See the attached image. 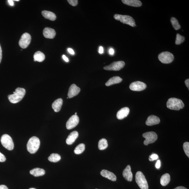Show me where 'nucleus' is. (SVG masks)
I'll return each mask as SVG.
<instances>
[{
  "label": "nucleus",
  "mask_w": 189,
  "mask_h": 189,
  "mask_svg": "<svg viewBox=\"0 0 189 189\" xmlns=\"http://www.w3.org/2000/svg\"><path fill=\"white\" fill-rule=\"evenodd\" d=\"M146 86L144 82L137 81L132 82L130 84L129 88L132 91L140 92L145 89Z\"/></svg>",
  "instance_id": "11"
},
{
  "label": "nucleus",
  "mask_w": 189,
  "mask_h": 189,
  "mask_svg": "<svg viewBox=\"0 0 189 189\" xmlns=\"http://www.w3.org/2000/svg\"><path fill=\"white\" fill-rule=\"evenodd\" d=\"M29 189H36V188H30Z\"/></svg>",
  "instance_id": "46"
},
{
  "label": "nucleus",
  "mask_w": 189,
  "mask_h": 189,
  "mask_svg": "<svg viewBox=\"0 0 189 189\" xmlns=\"http://www.w3.org/2000/svg\"><path fill=\"white\" fill-rule=\"evenodd\" d=\"M130 112V109L128 107H124L120 109L117 114V119L121 120L127 117Z\"/></svg>",
  "instance_id": "15"
},
{
  "label": "nucleus",
  "mask_w": 189,
  "mask_h": 189,
  "mask_svg": "<svg viewBox=\"0 0 189 189\" xmlns=\"http://www.w3.org/2000/svg\"><path fill=\"white\" fill-rule=\"evenodd\" d=\"M170 181V176L168 173H166L162 176L160 179V184L162 186H166L169 184Z\"/></svg>",
  "instance_id": "26"
},
{
  "label": "nucleus",
  "mask_w": 189,
  "mask_h": 189,
  "mask_svg": "<svg viewBox=\"0 0 189 189\" xmlns=\"http://www.w3.org/2000/svg\"><path fill=\"white\" fill-rule=\"evenodd\" d=\"M171 22L174 29L178 30L181 28V26L177 20L175 18L172 17L171 19Z\"/></svg>",
  "instance_id": "30"
},
{
  "label": "nucleus",
  "mask_w": 189,
  "mask_h": 189,
  "mask_svg": "<svg viewBox=\"0 0 189 189\" xmlns=\"http://www.w3.org/2000/svg\"><path fill=\"white\" fill-rule=\"evenodd\" d=\"M79 118L77 115H73L68 120L66 124V127L68 130L72 129L76 127L79 123Z\"/></svg>",
  "instance_id": "12"
},
{
  "label": "nucleus",
  "mask_w": 189,
  "mask_h": 189,
  "mask_svg": "<svg viewBox=\"0 0 189 189\" xmlns=\"http://www.w3.org/2000/svg\"><path fill=\"white\" fill-rule=\"evenodd\" d=\"M161 162L159 160H158L156 164V167L157 168H159L160 167Z\"/></svg>",
  "instance_id": "36"
},
{
  "label": "nucleus",
  "mask_w": 189,
  "mask_h": 189,
  "mask_svg": "<svg viewBox=\"0 0 189 189\" xmlns=\"http://www.w3.org/2000/svg\"><path fill=\"white\" fill-rule=\"evenodd\" d=\"M6 158L3 154L0 152V162H3L5 161Z\"/></svg>",
  "instance_id": "35"
},
{
  "label": "nucleus",
  "mask_w": 189,
  "mask_h": 189,
  "mask_svg": "<svg viewBox=\"0 0 189 189\" xmlns=\"http://www.w3.org/2000/svg\"><path fill=\"white\" fill-rule=\"evenodd\" d=\"M31 40V36L25 33L22 35L19 42V45L22 49H25L29 46Z\"/></svg>",
  "instance_id": "10"
},
{
  "label": "nucleus",
  "mask_w": 189,
  "mask_h": 189,
  "mask_svg": "<svg viewBox=\"0 0 189 189\" xmlns=\"http://www.w3.org/2000/svg\"><path fill=\"white\" fill-rule=\"evenodd\" d=\"M78 136V133L77 131H74L70 133L66 140V142L68 145H70L75 142Z\"/></svg>",
  "instance_id": "19"
},
{
  "label": "nucleus",
  "mask_w": 189,
  "mask_h": 189,
  "mask_svg": "<svg viewBox=\"0 0 189 189\" xmlns=\"http://www.w3.org/2000/svg\"><path fill=\"white\" fill-rule=\"evenodd\" d=\"M183 149L185 153L189 157V143L188 142H184L183 144Z\"/></svg>",
  "instance_id": "32"
},
{
  "label": "nucleus",
  "mask_w": 189,
  "mask_h": 189,
  "mask_svg": "<svg viewBox=\"0 0 189 189\" xmlns=\"http://www.w3.org/2000/svg\"><path fill=\"white\" fill-rule=\"evenodd\" d=\"M122 79L119 76H114L108 80L106 83V86H109L113 84L119 83L122 81Z\"/></svg>",
  "instance_id": "23"
},
{
  "label": "nucleus",
  "mask_w": 189,
  "mask_h": 189,
  "mask_svg": "<svg viewBox=\"0 0 189 189\" xmlns=\"http://www.w3.org/2000/svg\"><path fill=\"white\" fill-rule=\"evenodd\" d=\"M122 1L125 4L134 7H140L142 4L139 0H122Z\"/></svg>",
  "instance_id": "20"
},
{
  "label": "nucleus",
  "mask_w": 189,
  "mask_h": 189,
  "mask_svg": "<svg viewBox=\"0 0 189 189\" xmlns=\"http://www.w3.org/2000/svg\"><path fill=\"white\" fill-rule=\"evenodd\" d=\"M142 136L145 138L144 141V144L145 145H148V144L154 143L156 142L158 138V136L155 132H148L142 134Z\"/></svg>",
  "instance_id": "8"
},
{
  "label": "nucleus",
  "mask_w": 189,
  "mask_h": 189,
  "mask_svg": "<svg viewBox=\"0 0 189 189\" xmlns=\"http://www.w3.org/2000/svg\"><path fill=\"white\" fill-rule=\"evenodd\" d=\"M167 107L171 110H179L184 107V104L182 100L176 98H171L168 100Z\"/></svg>",
  "instance_id": "3"
},
{
  "label": "nucleus",
  "mask_w": 189,
  "mask_h": 189,
  "mask_svg": "<svg viewBox=\"0 0 189 189\" xmlns=\"http://www.w3.org/2000/svg\"><path fill=\"white\" fill-rule=\"evenodd\" d=\"M99 53L101 54L103 53V48L102 46H100L99 48Z\"/></svg>",
  "instance_id": "39"
},
{
  "label": "nucleus",
  "mask_w": 189,
  "mask_h": 189,
  "mask_svg": "<svg viewBox=\"0 0 189 189\" xmlns=\"http://www.w3.org/2000/svg\"><path fill=\"white\" fill-rule=\"evenodd\" d=\"M80 88L78 87L75 84H72L70 86L68 91V98H72L79 94L80 92Z\"/></svg>",
  "instance_id": "13"
},
{
  "label": "nucleus",
  "mask_w": 189,
  "mask_h": 189,
  "mask_svg": "<svg viewBox=\"0 0 189 189\" xmlns=\"http://www.w3.org/2000/svg\"><path fill=\"white\" fill-rule=\"evenodd\" d=\"M185 38L184 36L180 35L179 34H177L175 42L176 45H180L181 44L183 43L185 41Z\"/></svg>",
  "instance_id": "31"
},
{
  "label": "nucleus",
  "mask_w": 189,
  "mask_h": 189,
  "mask_svg": "<svg viewBox=\"0 0 189 189\" xmlns=\"http://www.w3.org/2000/svg\"><path fill=\"white\" fill-rule=\"evenodd\" d=\"M135 179L137 184L141 189H148L147 181L142 172L138 171L136 173Z\"/></svg>",
  "instance_id": "5"
},
{
  "label": "nucleus",
  "mask_w": 189,
  "mask_h": 189,
  "mask_svg": "<svg viewBox=\"0 0 189 189\" xmlns=\"http://www.w3.org/2000/svg\"><path fill=\"white\" fill-rule=\"evenodd\" d=\"M159 158V157L157 154H154L150 155L149 158V160L150 161H153L154 160H156Z\"/></svg>",
  "instance_id": "33"
},
{
  "label": "nucleus",
  "mask_w": 189,
  "mask_h": 189,
  "mask_svg": "<svg viewBox=\"0 0 189 189\" xmlns=\"http://www.w3.org/2000/svg\"><path fill=\"white\" fill-rule=\"evenodd\" d=\"M158 58L162 63L168 64L171 63L174 59L173 54L168 52H162L158 55Z\"/></svg>",
  "instance_id": "7"
},
{
  "label": "nucleus",
  "mask_w": 189,
  "mask_h": 189,
  "mask_svg": "<svg viewBox=\"0 0 189 189\" xmlns=\"http://www.w3.org/2000/svg\"><path fill=\"white\" fill-rule=\"evenodd\" d=\"M76 114H77V113L76 112V113H75V115H76Z\"/></svg>",
  "instance_id": "48"
},
{
  "label": "nucleus",
  "mask_w": 189,
  "mask_h": 189,
  "mask_svg": "<svg viewBox=\"0 0 189 189\" xmlns=\"http://www.w3.org/2000/svg\"><path fill=\"white\" fill-rule=\"evenodd\" d=\"M15 1H19V0H15Z\"/></svg>",
  "instance_id": "47"
},
{
  "label": "nucleus",
  "mask_w": 189,
  "mask_h": 189,
  "mask_svg": "<svg viewBox=\"0 0 189 189\" xmlns=\"http://www.w3.org/2000/svg\"><path fill=\"white\" fill-rule=\"evenodd\" d=\"M43 35L44 37L49 39H53L56 35V32L53 29L46 27L43 30Z\"/></svg>",
  "instance_id": "18"
},
{
  "label": "nucleus",
  "mask_w": 189,
  "mask_h": 189,
  "mask_svg": "<svg viewBox=\"0 0 189 189\" xmlns=\"http://www.w3.org/2000/svg\"><path fill=\"white\" fill-rule=\"evenodd\" d=\"M85 145L83 143L80 144L76 146L74 152L75 154H81L84 150H85Z\"/></svg>",
  "instance_id": "29"
},
{
  "label": "nucleus",
  "mask_w": 189,
  "mask_h": 189,
  "mask_svg": "<svg viewBox=\"0 0 189 189\" xmlns=\"http://www.w3.org/2000/svg\"><path fill=\"white\" fill-rule=\"evenodd\" d=\"M8 2L10 5L12 6H13L14 3L13 1H12V0H9V1H8Z\"/></svg>",
  "instance_id": "44"
},
{
  "label": "nucleus",
  "mask_w": 189,
  "mask_h": 189,
  "mask_svg": "<svg viewBox=\"0 0 189 189\" xmlns=\"http://www.w3.org/2000/svg\"><path fill=\"white\" fill-rule=\"evenodd\" d=\"M68 52H69V53H70V54H72V55H74V54H75V53H74L73 49H70V48L68 49Z\"/></svg>",
  "instance_id": "38"
},
{
  "label": "nucleus",
  "mask_w": 189,
  "mask_h": 189,
  "mask_svg": "<svg viewBox=\"0 0 189 189\" xmlns=\"http://www.w3.org/2000/svg\"><path fill=\"white\" fill-rule=\"evenodd\" d=\"M108 142L106 139L102 138L98 142V148L100 150L105 149L108 147Z\"/></svg>",
  "instance_id": "27"
},
{
  "label": "nucleus",
  "mask_w": 189,
  "mask_h": 189,
  "mask_svg": "<svg viewBox=\"0 0 189 189\" xmlns=\"http://www.w3.org/2000/svg\"><path fill=\"white\" fill-rule=\"evenodd\" d=\"M40 140L37 137L33 136L30 139L27 145L28 151L30 154H34L37 152L40 147Z\"/></svg>",
  "instance_id": "2"
},
{
  "label": "nucleus",
  "mask_w": 189,
  "mask_h": 189,
  "mask_svg": "<svg viewBox=\"0 0 189 189\" xmlns=\"http://www.w3.org/2000/svg\"><path fill=\"white\" fill-rule=\"evenodd\" d=\"M125 65V63L123 61H118L112 62L110 65L105 66L104 69L107 70L118 71L121 70Z\"/></svg>",
  "instance_id": "9"
},
{
  "label": "nucleus",
  "mask_w": 189,
  "mask_h": 189,
  "mask_svg": "<svg viewBox=\"0 0 189 189\" xmlns=\"http://www.w3.org/2000/svg\"><path fill=\"white\" fill-rule=\"evenodd\" d=\"M61 157L59 154H52L48 158L50 162H56L61 160Z\"/></svg>",
  "instance_id": "28"
},
{
  "label": "nucleus",
  "mask_w": 189,
  "mask_h": 189,
  "mask_svg": "<svg viewBox=\"0 0 189 189\" xmlns=\"http://www.w3.org/2000/svg\"><path fill=\"white\" fill-rule=\"evenodd\" d=\"M68 3L70 5L75 7L78 5V1L77 0H68Z\"/></svg>",
  "instance_id": "34"
},
{
  "label": "nucleus",
  "mask_w": 189,
  "mask_h": 189,
  "mask_svg": "<svg viewBox=\"0 0 189 189\" xmlns=\"http://www.w3.org/2000/svg\"><path fill=\"white\" fill-rule=\"evenodd\" d=\"M100 174L104 177L110 180L115 182L117 180L116 176L115 174L108 170H103L100 173Z\"/></svg>",
  "instance_id": "17"
},
{
  "label": "nucleus",
  "mask_w": 189,
  "mask_h": 189,
  "mask_svg": "<svg viewBox=\"0 0 189 189\" xmlns=\"http://www.w3.org/2000/svg\"><path fill=\"white\" fill-rule=\"evenodd\" d=\"M185 82L187 87H188V90H189V79L188 78V79L186 80Z\"/></svg>",
  "instance_id": "37"
},
{
  "label": "nucleus",
  "mask_w": 189,
  "mask_h": 189,
  "mask_svg": "<svg viewBox=\"0 0 189 189\" xmlns=\"http://www.w3.org/2000/svg\"><path fill=\"white\" fill-rule=\"evenodd\" d=\"M0 189H9L5 185H1Z\"/></svg>",
  "instance_id": "40"
},
{
  "label": "nucleus",
  "mask_w": 189,
  "mask_h": 189,
  "mask_svg": "<svg viewBox=\"0 0 189 189\" xmlns=\"http://www.w3.org/2000/svg\"><path fill=\"white\" fill-rule=\"evenodd\" d=\"M30 173L34 176L38 177L44 175L45 173V171L43 169L36 168L30 171Z\"/></svg>",
  "instance_id": "24"
},
{
  "label": "nucleus",
  "mask_w": 189,
  "mask_h": 189,
  "mask_svg": "<svg viewBox=\"0 0 189 189\" xmlns=\"http://www.w3.org/2000/svg\"><path fill=\"white\" fill-rule=\"evenodd\" d=\"M174 189H188L184 187L183 186H179L176 187V188Z\"/></svg>",
  "instance_id": "45"
},
{
  "label": "nucleus",
  "mask_w": 189,
  "mask_h": 189,
  "mask_svg": "<svg viewBox=\"0 0 189 189\" xmlns=\"http://www.w3.org/2000/svg\"><path fill=\"white\" fill-rule=\"evenodd\" d=\"M62 104H63V100L62 98H59L54 102L52 104V108L54 111L59 112L61 109Z\"/></svg>",
  "instance_id": "21"
},
{
  "label": "nucleus",
  "mask_w": 189,
  "mask_h": 189,
  "mask_svg": "<svg viewBox=\"0 0 189 189\" xmlns=\"http://www.w3.org/2000/svg\"><path fill=\"white\" fill-rule=\"evenodd\" d=\"M34 61L42 62L45 59V55L41 51H37L34 55Z\"/></svg>",
  "instance_id": "25"
},
{
  "label": "nucleus",
  "mask_w": 189,
  "mask_h": 189,
  "mask_svg": "<svg viewBox=\"0 0 189 189\" xmlns=\"http://www.w3.org/2000/svg\"><path fill=\"white\" fill-rule=\"evenodd\" d=\"M123 176L125 179L128 182H131L132 180L133 174L130 165H128L124 169L123 172Z\"/></svg>",
  "instance_id": "14"
},
{
  "label": "nucleus",
  "mask_w": 189,
  "mask_h": 189,
  "mask_svg": "<svg viewBox=\"0 0 189 189\" xmlns=\"http://www.w3.org/2000/svg\"><path fill=\"white\" fill-rule=\"evenodd\" d=\"M114 19L120 21L124 24H126L131 27H134L136 26L134 19L133 18L128 15H122L115 14L114 15Z\"/></svg>",
  "instance_id": "4"
},
{
  "label": "nucleus",
  "mask_w": 189,
  "mask_h": 189,
  "mask_svg": "<svg viewBox=\"0 0 189 189\" xmlns=\"http://www.w3.org/2000/svg\"><path fill=\"white\" fill-rule=\"evenodd\" d=\"M160 120L158 117L152 115L148 117L146 122V125L152 126L159 124Z\"/></svg>",
  "instance_id": "16"
},
{
  "label": "nucleus",
  "mask_w": 189,
  "mask_h": 189,
  "mask_svg": "<svg viewBox=\"0 0 189 189\" xmlns=\"http://www.w3.org/2000/svg\"></svg>",
  "instance_id": "49"
},
{
  "label": "nucleus",
  "mask_w": 189,
  "mask_h": 189,
  "mask_svg": "<svg viewBox=\"0 0 189 189\" xmlns=\"http://www.w3.org/2000/svg\"><path fill=\"white\" fill-rule=\"evenodd\" d=\"M1 141L2 145L5 148L10 151L13 149L14 145L13 140L8 134H4L1 136Z\"/></svg>",
  "instance_id": "6"
},
{
  "label": "nucleus",
  "mask_w": 189,
  "mask_h": 189,
  "mask_svg": "<svg viewBox=\"0 0 189 189\" xmlns=\"http://www.w3.org/2000/svg\"><path fill=\"white\" fill-rule=\"evenodd\" d=\"M109 53L110 55H113L114 54V49H110L109 50Z\"/></svg>",
  "instance_id": "43"
},
{
  "label": "nucleus",
  "mask_w": 189,
  "mask_h": 189,
  "mask_svg": "<svg viewBox=\"0 0 189 189\" xmlns=\"http://www.w3.org/2000/svg\"><path fill=\"white\" fill-rule=\"evenodd\" d=\"M42 15L45 18L51 21H54L56 19L57 17L55 14L52 12L47 11H43L42 12Z\"/></svg>",
  "instance_id": "22"
},
{
  "label": "nucleus",
  "mask_w": 189,
  "mask_h": 189,
  "mask_svg": "<svg viewBox=\"0 0 189 189\" xmlns=\"http://www.w3.org/2000/svg\"><path fill=\"white\" fill-rule=\"evenodd\" d=\"M25 94L26 90L24 88H17L13 94L8 96V98L11 103H17L21 101Z\"/></svg>",
  "instance_id": "1"
},
{
  "label": "nucleus",
  "mask_w": 189,
  "mask_h": 189,
  "mask_svg": "<svg viewBox=\"0 0 189 189\" xmlns=\"http://www.w3.org/2000/svg\"><path fill=\"white\" fill-rule=\"evenodd\" d=\"M62 58H63V59L66 62H68L69 61V59H68V58L66 57L65 55H63V56H62Z\"/></svg>",
  "instance_id": "42"
},
{
  "label": "nucleus",
  "mask_w": 189,
  "mask_h": 189,
  "mask_svg": "<svg viewBox=\"0 0 189 189\" xmlns=\"http://www.w3.org/2000/svg\"><path fill=\"white\" fill-rule=\"evenodd\" d=\"M2 57V49L1 45H0V63H1V62Z\"/></svg>",
  "instance_id": "41"
}]
</instances>
